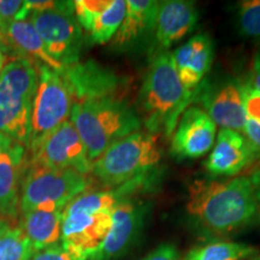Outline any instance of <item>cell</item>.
<instances>
[{
	"label": "cell",
	"instance_id": "6",
	"mask_svg": "<svg viewBox=\"0 0 260 260\" xmlns=\"http://www.w3.org/2000/svg\"><path fill=\"white\" fill-rule=\"evenodd\" d=\"M89 186L90 180L86 175L38 167L27 160L21 188V213L35 210L64 211Z\"/></svg>",
	"mask_w": 260,
	"mask_h": 260
},
{
	"label": "cell",
	"instance_id": "8",
	"mask_svg": "<svg viewBox=\"0 0 260 260\" xmlns=\"http://www.w3.org/2000/svg\"><path fill=\"white\" fill-rule=\"evenodd\" d=\"M40 35L48 54L63 67L80 61L82 28L75 17L74 2H58L54 9L27 18Z\"/></svg>",
	"mask_w": 260,
	"mask_h": 260
},
{
	"label": "cell",
	"instance_id": "20",
	"mask_svg": "<svg viewBox=\"0 0 260 260\" xmlns=\"http://www.w3.org/2000/svg\"><path fill=\"white\" fill-rule=\"evenodd\" d=\"M159 3L155 0H126V12L112 39L116 48H125L154 30Z\"/></svg>",
	"mask_w": 260,
	"mask_h": 260
},
{
	"label": "cell",
	"instance_id": "3",
	"mask_svg": "<svg viewBox=\"0 0 260 260\" xmlns=\"http://www.w3.org/2000/svg\"><path fill=\"white\" fill-rule=\"evenodd\" d=\"M70 121L82 139L92 162L112 144L140 132L142 126L139 113L118 96L74 104Z\"/></svg>",
	"mask_w": 260,
	"mask_h": 260
},
{
	"label": "cell",
	"instance_id": "19",
	"mask_svg": "<svg viewBox=\"0 0 260 260\" xmlns=\"http://www.w3.org/2000/svg\"><path fill=\"white\" fill-rule=\"evenodd\" d=\"M199 19L194 3L187 0H167L159 3L155 19V40L161 50H169L193 31Z\"/></svg>",
	"mask_w": 260,
	"mask_h": 260
},
{
	"label": "cell",
	"instance_id": "34",
	"mask_svg": "<svg viewBox=\"0 0 260 260\" xmlns=\"http://www.w3.org/2000/svg\"><path fill=\"white\" fill-rule=\"evenodd\" d=\"M8 228H9V224H8V222H6L5 219L0 218V234L4 233L5 230L8 229Z\"/></svg>",
	"mask_w": 260,
	"mask_h": 260
},
{
	"label": "cell",
	"instance_id": "21",
	"mask_svg": "<svg viewBox=\"0 0 260 260\" xmlns=\"http://www.w3.org/2000/svg\"><path fill=\"white\" fill-rule=\"evenodd\" d=\"M63 211L35 210L23 214L22 230L34 254L61 241Z\"/></svg>",
	"mask_w": 260,
	"mask_h": 260
},
{
	"label": "cell",
	"instance_id": "29",
	"mask_svg": "<svg viewBox=\"0 0 260 260\" xmlns=\"http://www.w3.org/2000/svg\"><path fill=\"white\" fill-rule=\"evenodd\" d=\"M23 2L19 0H0V29L17 21Z\"/></svg>",
	"mask_w": 260,
	"mask_h": 260
},
{
	"label": "cell",
	"instance_id": "10",
	"mask_svg": "<svg viewBox=\"0 0 260 260\" xmlns=\"http://www.w3.org/2000/svg\"><path fill=\"white\" fill-rule=\"evenodd\" d=\"M243 84L236 79L203 83L194 90L197 94L194 100L200 104L201 109L220 129L235 130L243 134L248 121L243 99Z\"/></svg>",
	"mask_w": 260,
	"mask_h": 260
},
{
	"label": "cell",
	"instance_id": "13",
	"mask_svg": "<svg viewBox=\"0 0 260 260\" xmlns=\"http://www.w3.org/2000/svg\"><path fill=\"white\" fill-rule=\"evenodd\" d=\"M24 145L0 134V218L16 219L21 213V188L27 167Z\"/></svg>",
	"mask_w": 260,
	"mask_h": 260
},
{
	"label": "cell",
	"instance_id": "7",
	"mask_svg": "<svg viewBox=\"0 0 260 260\" xmlns=\"http://www.w3.org/2000/svg\"><path fill=\"white\" fill-rule=\"evenodd\" d=\"M73 106V96L61 74L45 65H39L27 152L45 135L69 121Z\"/></svg>",
	"mask_w": 260,
	"mask_h": 260
},
{
	"label": "cell",
	"instance_id": "9",
	"mask_svg": "<svg viewBox=\"0 0 260 260\" xmlns=\"http://www.w3.org/2000/svg\"><path fill=\"white\" fill-rule=\"evenodd\" d=\"M28 162L56 170H73L86 176L92 171L86 146L70 119L28 149Z\"/></svg>",
	"mask_w": 260,
	"mask_h": 260
},
{
	"label": "cell",
	"instance_id": "35",
	"mask_svg": "<svg viewBox=\"0 0 260 260\" xmlns=\"http://www.w3.org/2000/svg\"><path fill=\"white\" fill-rule=\"evenodd\" d=\"M4 63H5V56L4 53H3L2 48H0V71H2L3 68H4Z\"/></svg>",
	"mask_w": 260,
	"mask_h": 260
},
{
	"label": "cell",
	"instance_id": "12",
	"mask_svg": "<svg viewBox=\"0 0 260 260\" xmlns=\"http://www.w3.org/2000/svg\"><path fill=\"white\" fill-rule=\"evenodd\" d=\"M148 205L135 198L122 201L112 213V225L105 242L89 260H116L138 242L144 230Z\"/></svg>",
	"mask_w": 260,
	"mask_h": 260
},
{
	"label": "cell",
	"instance_id": "14",
	"mask_svg": "<svg viewBox=\"0 0 260 260\" xmlns=\"http://www.w3.org/2000/svg\"><path fill=\"white\" fill-rule=\"evenodd\" d=\"M217 125L199 106L188 107L178 119L171 139V152L182 159H197L212 149Z\"/></svg>",
	"mask_w": 260,
	"mask_h": 260
},
{
	"label": "cell",
	"instance_id": "31",
	"mask_svg": "<svg viewBox=\"0 0 260 260\" xmlns=\"http://www.w3.org/2000/svg\"><path fill=\"white\" fill-rule=\"evenodd\" d=\"M243 133H245L247 140L253 145V147L260 152V123L248 119Z\"/></svg>",
	"mask_w": 260,
	"mask_h": 260
},
{
	"label": "cell",
	"instance_id": "22",
	"mask_svg": "<svg viewBox=\"0 0 260 260\" xmlns=\"http://www.w3.org/2000/svg\"><path fill=\"white\" fill-rule=\"evenodd\" d=\"M254 246L233 241H213L194 247L182 260H246L254 258Z\"/></svg>",
	"mask_w": 260,
	"mask_h": 260
},
{
	"label": "cell",
	"instance_id": "28",
	"mask_svg": "<svg viewBox=\"0 0 260 260\" xmlns=\"http://www.w3.org/2000/svg\"><path fill=\"white\" fill-rule=\"evenodd\" d=\"M243 99L248 119L260 123V92L252 88L248 83L243 84Z\"/></svg>",
	"mask_w": 260,
	"mask_h": 260
},
{
	"label": "cell",
	"instance_id": "36",
	"mask_svg": "<svg viewBox=\"0 0 260 260\" xmlns=\"http://www.w3.org/2000/svg\"><path fill=\"white\" fill-rule=\"evenodd\" d=\"M253 260H260V255L254 256V258H253Z\"/></svg>",
	"mask_w": 260,
	"mask_h": 260
},
{
	"label": "cell",
	"instance_id": "5",
	"mask_svg": "<svg viewBox=\"0 0 260 260\" xmlns=\"http://www.w3.org/2000/svg\"><path fill=\"white\" fill-rule=\"evenodd\" d=\"M161 160L155 134L136 132L112 144L92 162L90 174L103 186L116 188L151 175Z\"/></svg>",
	"mask_w": 260,
	"mask_h": 260
},
{
	"label": "cell",
	"instance_id": "32",
	"mask_svg": "<svg viewBox=\"0 0 260 260\" xmlns=\"http://www.w3.org/2000/svg\"><path fill=\"white\" fill-rule=\"evenodd\" d=\"M248 84L252 87V88H254L255 90L260 92V51L256 52L254 59H253L252 76Z\"/></svg>",
	"mask_w": 260,
	"mask_h": 260
},
{
	"label": "cell",
	"instance_id": "26",
	"mask_svg": "<svg viewBox=\"0 0 260 260\" xmlns=\"http://www.w3.org/2000/svg\"><path fill=\"white\" fill-rule=\"evenodd\" d=\"M112 0H76L74 2L75 17L83 30L88 31L93 21L109 8Z\"/></svg>",
	"mask_w": 260,
	"mask_h": 260
},
{
	"label": "cell",
	"instance_id": "4",
	"mask_svg": "<svg viewBox=\"0 0 260 260\" xmlns=\"http://www.w3.org/2000/svg\"><path fill=\"white\" fill-rule=\"evenodd\" d=\"M39 65L16 58L0 71V134L28 148Z\"/></svg>",
	"mask_w": 260,
	"mask_h": 260
},
{
	"label": "cell",
	"instance_id": "1",
	"mask_svg": "<svg viewBox=\"0 0 260 260\" xmlns=\"http://www.w3.org/2000/svg\"><path fill=\"white\" fill-rule=\"evenodd\" d=\"M187 211L205 232L233 234L253 225L260 209L249 177L198 180L189 188Z\"/></svg>",
	"mask_w": 260,
	"mask_h": 260
},
{
	"label": "cell",
	"instance_id": "18",
	"mask_svg": "<svg viewBox=\"0 0 260 260\" xmlns=\"http://www.w3.org/2000/svg\"><path fill=\"white\" fill-rule=\"evenodd\" d=\"M0 46L17 58L31 60L38 65H45L58 73L64 69L63 65L48 54L40 35L28 19L15 21L0 29Z\"/></svg>",
	"mask_w": 260,
	"mask_h": 260
},
{
	"label": "cell",
	"instance_id": "16",
	"mask_svg": "<svg viewBox=\"0 0 260 260\" xmlns=\"http://www.w3.org/2000/svg\"><path fill=\"white\" fill-rule=\"evenodd\" d=\"M258 153L242 133L220 129L205 168L214 176L234 177L249 167Z\"/></svg>",
	"mask_w": 260,
	"mask_h": 260
},
{
	"label": "cell",
	"instance_id": "33",
	"mask_svg": "<svg viewBox=\"0 0 260 260\" xmlns=\"http://www.w3.org/2000/svg\"><path fill=\"white\" fill-rule=\"evenodd\" d=\"M249 181H251L252 183V188L253 191H254L256 203H258L260 209V169L253 172L251 177H249Z\"/></svg>",
	"mask_w": 260,
	"mask_h": 260
},
{
	"label": "cell",
	"instance_id": "27",
	"mask_svg": "<svg viewBox=\"0 0 260 260\" xmlns=\"http://www.w3.org/2000/svg\"><path fill=\"white\" fill-rule=\"evenodd\" d=\"M29 260H86L60 243L37 252Z\"/></svg>",
	"mask_w": 260,
	"mask_h": 260
},
{
	"label": "cell",
	"instance_id": "23",
	"mask_svg": "<svg viewBox=\"0 0 260 260\" xmlns=\"http://www.w3.org/2000/svg\"><path fill=\"white\" fill-rule=\"evenodd\" d=\"M126 12V0H112L105 11L94 19L88 29L90 40L94 44L104 45L111 41L121 27Z\"/></svg>",
	"mask_w": 260,
	"mask_h": 260
},
{
	"label": "cell",
	"instance_id": "2",
	"mask_svg": "<svg viewBox=\"0 0 260 260\" xmlns=\"http://www.w3.org/2000/svg\"><path fill=\"white\" fill-rule=\"evenodd\" d=\"M178 76L172 52L161 50L152 59L139 94L138 112L148 133H174L182 113L193 99Z\"/></svg>",
	"mask_w": 260,
	"mask_h": 260
},
{
	"label": "cell",
	"instance_id": "17",
	"mask_svg": "<svg viewBox=\"0 0 260 260\" xmlns=\"http://www.w3.org/2000/svg\"><path fill=\"white\" fill-rule=\"evenodd\" d=\"M181 82L193 93L203 83L213 63V41L210 35L198 34L172 52Z\"/></svg>",
	"mask_w": 260,
	"mask_h": 260
},
{
	"label": "cell",
	"instance_id": "11",
	"mask_svg": "<svg viewBox=\"0 0 260 260\" xmlns=\"http://www.w3.org/2000/svg\"><path fill=\"white\" fill-rule=\"evenodd\" d=\"M113 211L63 212L61 245L89 260L102 248L109 235Z\"/></svg>",
	"mask_w": 260,
	"mask_h": 260
},
{
	"label": "cell",
	"instance_id": "15",
	"mask_svg": "<svg viewBox=\"0 0 260 260\" xmlns=\"http://www.w3.org/2000/svg\"><path fill=\"white\" fill-rule=\"evenodd\" d=\"M69 87L74 104L86 100L118 96V90L124 84L118 75L95 61L75 63L60 71Z\"/></svg>",
	"mask_w": 260,
	"mask_h": 260
},
{
	"label": "cell",
	"instance_id": "30",
	"mask_svg": "<svg viewBox=\"0 0 260 260\" xmlns=\"http://www.w3.org/2000/svg\"><path fill=\"white\" fill-rule=\"evenodd\" d=\"M141 260H182L180 251L172 243H161Z\"/></svg>",
	"mask_w": 260,
	"mask_h": 260
},
{
	"label": "cell",
	"instance_id": "24",
	"mask_svg": "<svg viewBox=\"0 0 260 260\" xmlns=\"http://www.w3.org/2000/svg\"><path fill=\"white\" fill-rule=\"evenodd\" d=\"M34 254L21 226L0 234V260H29Z\"/></svg>",
	"mask_w": 260,
	"mask_h": 260
},
{
	"label": "cell",
	"instance_id": "25",
	"mask_svg": "<svg viewBox=\"0 0 260 260\" xmlns=\"http://www.w3.org/2000/svg\"><path fill=\"white\" fill-rule=\"evenodd\" d=\"M236 21L242 37L260 38V0H242L237 3Z\"/></svg>",
	"mask_w": 260,
	"mask_h": 260
}]
</instances>
